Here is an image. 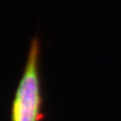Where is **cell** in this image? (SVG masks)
<instances>
[{
  "instance_id": "6da1fadb",
  "label": "cell",
  "mask_w": 121,
  "mask_h": 121,
  "mask_svg": "<svg viewBox=\"0 0 121 121\" xmlns=\"http://www.w3.org/2000/svg\"><path fill=\"white\" fill-rule=\"evenodd\" d=\"M40 56V40L34 37L30 42L25 69L13 96L11 121H41L43 119Z\"/></svg>"
}]
</instances>
